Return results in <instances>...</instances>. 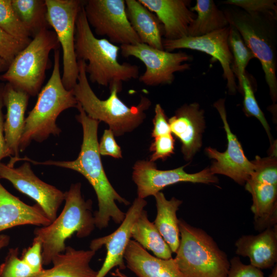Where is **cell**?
Returning <instances> with one entry per match:
<instances>
[{"instance_id": "1", "label": "cell", "mask_w": 277, "mask_h": 277, "mask_svg": "<svg viewBox=\"0 0 277 277\" xmlns=\"http://www.w3.org/2000/svg\"><path fill=\"white\" fill-rule=\"evenodd\" d=\"M76 108L79 114L77 121L83 128V138L78 157L71 161H47L37 162L29 158L20 159L36 165H53L76 171L83 175L92 186L98 202V210L94 213L95 227L101 230L106 228L112 220L121 224L125 213L117 206L116 202L125 205L130 203L121 196L108 180L102 163L98 151V127L100 122L89 117L81 105Z\"/></svg>"}, {"instance_id": "2", "label": "cell", "mask_w": 277, "mask_h": 277, "mask_svg": "<svg viewBox=\"0 0 277 277\" xmlns=\"http://www.w3.org/2000/svg\"><path fill=\"white\" fill-rule=\"evenodd\" d=\"M120 47L107 38H98L92 32L84 11V4L77 17L75 53L77 61H85L88 79L93 83L122 89L123 82L139 77V67L118 61Z\"/></svg>"}, {"instance_id": "3", "label": "cell", "mask_w": 277, "mask_h": 277, "mask_svg": "<svg viewBox=\"0 0 277 277\" xmlns=\"http://www.w3.org/2000/svg\"><path fill=\"white\" fill-rule=\"evenodd\" d=\"M77 64L78 76L72 90L77 103L89 117L106 123L116 136L131 132L143 123L146 117L145 112L152 104L149 98L141 96L137 105L128 107L117 95L122 90L113 87L110 89L109 97L101 100L89 84L85 62L78 60Z\"/></svg>"}, {"instance_id": "4", "label": "cell", "mask_w": 277, "mask_h": 277, "mask_svg": "<svg viewBox=\"0 0 277 277\" xmlns=\"http://www.w3.org/2000/svg\"><path fill=\"white\" fill-rule=\"evenodd\" d=\"M81 186L80 183L71 184L64 192L65 203L60 214L48 225L36 228L33 231V240L42 244L44 265L51 264L55 256L65 251L66 240L74 233L78 238H85L95 228L92 202L84 200Z\"/></svg>"}, {"instance_id": "5", "label": "cell", "mask_w": 277, "mask_h": 277, "mask_svg": "<svg viewBox=\"0 0 277 277\" xmlns=\"http://www.w3.org/2000/svg\"><path fill=\"white\" fill-rule=\"evenodd\" d=\"M223 11L229 25L238 30L260 61L274 103L277 100V13H249L232 6Z\"/></svg>"}, {"instance_id": "6", "label": "cell", "mask_w": 277, "mask_h": 277, "mask_svg": "<svg viewBox=\"0 0 277 277\" xmlns=\"http://www.w3.org/2000/svg\"><path fill=\"white\" fill-rule=\"evenodd\" d=\"M77 101L72 90L63 85L60 73V52L54 50L52 74L38 94L36 103L25 119L19 143V151H24L32 141L42 142L51 135H58L61 129L56 124L58 116L64 110L76 108Z\"/></svg>"}, {"instance_id": "7", "label": "cell", "mask_w": 277, "mask_h": 277, "mask_svg": "<svg viewBox=\"0 0 277 277\" xmlns=\"http://www.w3.org/2000/svg\"><path fill=\"white\" fill-rule=\"evenodd\" d=\"M180 241L174 259L185 277H227L230 267L225 253L203 230L179 220Z\"/></svg>"}, {"instance_id": "8", "label": "cell", "mask_w": 277, "mask_h": 277, "mask_svg": "<svg viewBox=\"0 0 277 277\" xmlns=\"http://www.w3.org/2000/svg\"><path fill=\"white\" fill-rule=\"evenodd\" d=\"M60 44L54 31L43 30L15 57L0 80L15 89L34 96L39 93L50 68L49 54L59 49Z\"/></svg>"}, {"instance_id": "9", "label": "cell", "mask_w": 277, "mask_h": 277, "mask_svg": "<svg viewBox=\"0 0 277 277\" xmlns=\"http://www.w3.org/2000/svg\"><path fill=\"white\" fill-rule=\"evenodd\" d=\"M45 2L48 23L54 29L63 50L62 81L65 88L71 90L77 83L79 73L75 53L76 21L84 1L45 0Z\"/></svg>"}, {"instance_id": "10", "label": "cell", "mask_w": 277, "mask_h": 277, "mask_svg": "<svg viewBox=\"0 0 277 277\" xmlns=\"http://www.w3.org/2000/svg\"><path fill=\"white\" fill-rule=\"evenodd\" d=\"M120 47L124 57H134L145 65L146 70L138 78L146 86L171 84L175 78V73L190 68V65L187 62L191 60L192 56L184 52H169L142 43Z\"/></svg>"}, {"instance_id": "11", "label": "cell", "mask_w": 277, "mask_h": 277, "mask_svg": "<svg viewBox=\"0 0 277 277\" xmlns=\"http://www.w3.org/2000/svg\"><path fill=\"white\" fill-rule=\"evenodd\" d=\"M84 8L96 34L120 46L141 43L128 19L125 1L88 0L84 2Z\"/></svg>"}, {"instance_id": "12", "label": "cell", "mask_w": 277, "mask_h": 277, "mask_svg": "<svg viewBox=\"0 0 277 277\" xmlns=\"http://www.w3.org/2000/svg\"><path fill=\"white\" fill-rule=\"evenodd\" d=\"M182 166L174 169L161 170L157 169L154 162L140 160L133 167L132 180L137 186V197L141 199L156 193L168 186L180 182L214 184L217 178L209 168L195 173H188Z\"/></svg>"}, {"instance_id": "13", "label": "cell", "mask_w": 277, "mask_h": 277, "mask_svg": "<svg viewBox=\"0 0 277 277\" xmlns=\"http://www.w3.org/2000/svg\"><path fill=\"white\" fill-rule=\"evenodd\" d=\"M0 179L9 181L18 191L34 200L51 222L56 219L65 193L39 179L28 162L17 168L0 163Z\"/></svg>"}, {"instance_id": "14", "label": "cell", "mask_w": 277, "mask_h": 277, "mask_svg": "<svg viewBox=\"0 0 277 277\" xmlns=\"http://www.w3.org/2000/svg\"><path fill=\"white\" fill-rule=\"evenodd\" d=\"M213 106L219 113L226 133L227 147L224 152H220L210 147L205 149L208 157L214 160L210 171L213 174L226 175L240 185L245 184L253 172V164L245 156L236 136L232 132L227 119L225 100L220 98Z\"/></svg>"}, {"instance_id": "15", "label": "cell", "mask_w": 277, "mask_h": 277, "mask_svg": "<svg viewBox=\"0 0 277 277\" xmlns=\"http://www.w3.org/2000/svg\"><path fill=\"white\" fill-rule=\"evenodd\" d=\"M229 31V25L202 36H186L174 40L163 39L164 49L173 52L177 49H187L203 52L211 55L221 64L229 93L234 94L238 86L232 70L233 58L228 44Z\"/></svg>"}, {"instance_id": "16", "label": "cell", "mask_w": 277, "mask_h": 277, "mask_svg": "<svg viewBox=\"0 0 277 277\" xmlns=\"http://www.w3.org/2000/svg\"><path fill=\"white\" fill-rule=\"evenodd\" d=\"M145 199L136 197L125 213V217L120 226L112 233L93 240L90 249L96 251L105 246L106 255L104 263L95 277H105L115 267L120 270L126 268L124 254L131 235L132 226L141 211L147 205Z\"/></svg>"}, {"instance_id": "17", "label": "cell", "mask_w": 277, "mask_h": 277, "mask_svg": "<svg viewBox=\"0 0 277 277\" xmlns=\"http://www.w3.org/2000/svg\"><path fill=\"white\" fill-rule=\"evenodd\" d=\"M204 113L199 104L193 103L182 105L168 119L171 133L181 142V151L186 161L191 160L202 147Z\"/></svg>"}, {"instance_id": "18", "label": "cell", "mask_w": 277, "mask_h": 277, "mask_svg": "<svg viewBox=\"0 0 277 277\" xmlns=\"http://www.w3.org/2000/svg\"><path fill=\"white\" fill-rule=\"evenodd\" d=\"M161 22L165 39L174 40L187 36L189 26L196 17L188 0H138Z\"/></svg>"}, {"instance_id": "19", "label": "cell", "mask_w": 277, "mask_h": 277, "mask_svg": "<svg viewBox=\"0 0 277 277\" xmlns=\"http://www.w3.org/2000/svg\"><path fill=\"white\" fill-rule=\"evenodd\" d=\"M30 95L15 89L9 83L4 84L3 98L7 112L4 123L6 143L12 157L9 165L14 166L19 158V143L25 123V114Z\"/></svg>"}, {"instance_id": "20", "label": "cell", "mask_w": 277, "mask_h": 277, "mask_svg": "<svg viewBox=\"0 0 277 277\" xmlns=\"http://www.w3.org/2000/svg\"><path fill=\"white\" fill-rule=\"evenodd\" d=\"M51 222L38 204L31 206L25 203L10 193L0 182V232L22 225L46 226Z\"/></svg>"}, {"instance_id": "21", "label": "cell", "mask_w": 277, "mask_h": 277, "mask_svg": "<svg viewBox=\"0 0 277 277\" xmlns=\"http://www.w3.org/2000/svg\"><path fill=\"white\" fill-rule=\"evenodd\" d=\"M124 260L126 267L138 277H185L174 259L156 258L131 239L125 252Z\"/></svg>"}, {"instance_id": "22", "label": "cell", "mask_w": 277, "mask_h": 277, "mask_svg": "<svg viewBox=\"0 0 277 277\" xmlns=\"http://www.w3.org/2000/svg\"><path fill=\"white\" fill-rule=\"evenodd\" d=\"M235 246L236 253L248 257L252 266L259 269L271 268L277 260L276 229L269 227L258 235H243Z\"/></svg>"}, {"instance_id": "23", "label": "cell", "mask_w": 277, "mask_h": 277, "mask_svg": "<svg viewBox=\"0 0 277 277\" xmlns=\"http://www.w3.org/2000/svg\"><path fill=\"white\" fill-rule=\"evenodd\" d=\"M95 252L67 246L64 252L53 258L51 268L44 269L33 277H95L97 271L90 265Z\"/></svg>"}, {"instance_id": "24", "label": "cell", "mask_w": 277, "mask_h": 277, "mask_svg": "<svg viewBox=\"0 0 277 277\" xmlns=\"http://www.w3.org/2000/svg\"><path fill=\"white\" fill-rule=\"evenodd\" d=\"M128 19L141 43L164 50L163 27L157 16L138 0H126Z\"/></svg>"}, {"instance_id": "25", "label": "cell", "mask_w": 277, "mask_h": 277, "mask_svg": "<svg viewBox=\"0 0 277 277\" xmlns=\"http://www.w3.org/2000/svg\"><path fill=\"white\" fill-rule=\"evenodd\" d=\"M245 189L252 197L251 210L255 226L260 229L270 227L276 222L277 186L248 180Z\"/></svg>"}, {"instance_id": "26", "label": "cell", "mask_w": 277, "mask_h": 277, "mask_svg": "<svg viewBox=\"0 0 277 277\" xmlns=\"http://www.w3.org/2000/svg\"><path fill=\"white\" fill-rule=\"evenodd\" d=\"M154 196L157 214L153 223L172 252L176 253L180 241L179 220L177 217L176 212L182 201L174 197L167 200L161 191Z\"/></svg>"}, {"instance_id": "27", "label": "cell", "mask_w": 277, "mask_h": 277, "mask_svg": "<svg viewBox=\"0 0 277 277\" xmlns=\"http://www.w3.org/2000/svg\"><path fill=\"white\" fill-rule=\"evenodd\" d=\"M190 9L196 17L189 26L187 36H202L229 25L223 10L212 0H196Z\"/></svg>"}, {"instance_id": "28", "label": "cell", "mask_w": 277, "mask_h": 277, "mask_svg": "<svg viewBox=\"0 0 277 277\" xmlns=\"http://www.w3.org/2000/svg\"><path fill=\"white\" fill-rule=\"evenodd\" d=\"M131 238L146 250L151 251L156 258L169 259L172 251L153 223L143 209L134 223L131 231Z\"/></svg>"}, {"instance_id": "29", "label": "cell", "mask_w": 277, "mask_h": 277, "mask_svg": "<svg viewBox=\"0 0 277 277\" xmlns=\"http://www.w3.org/2000/svg\"><path fill=\"white\" fill-rule=\"evenodd\" d=\"M11 3L17 16L32 37L50 28L45 0H11Z\"/></svg>"}, {"instance_id": "30", "label": "cell", "mask_w": 277, "mask_h": 277, "mask_svg": "<svg viewBox=\"0 0 277 277\" xmlns=\"http://www.w3.org/2000/svg\"><path fill=\"white\" fill-rule=\"evenodd\" d=\"M230 26L228 44L232 53L233 61L232 70L239 81L240 90L243 78L246 73V68L249 62L255 56L250 49L246 45L238 30Z\"/></svg>"}, {"instance_id": "31", "label": "cell", "mask_w": 277, "mask_h": 277, "mask_svg": "<svg viewBox=\"0 0 277 277\" xmlns=\"http://www.w3.org/2000/svg\"><path fill=\"white\" fill-rule=\"evenodd\" d=\"M0 28L14 36L30 42L31 35L17 16L11 0H0Z\"/></svg>"}, {"instance_id": "32", "label": "cell", "mask_w": 277, "mask_h": 277, "mask_svg": "<svg viewBox=\"0 0 277 277\" xmlns=\"http://www.w3.org/2000/svg\"><path fill=\"white\" fill-rule=\"evenodd\" d=\"M251 162L254 168L249 180L277 186V160L275 153L266 157L256 156Z\"/></svg>"}, {"instance_id": "33", "label": "cell", "mask_w": 277, "mask_h": 277, "mask_svg": "<svg viewBox=\"0 0 277 277\" xmlns=\"http://www.w3.org/2000/svg\"><path fill=\"white\" fill-rule=\"evenodd\" d=\"M18 247L9 249L0 265V277H33L37 274L18 257Z\"/></svg>"}, {"instance_id": "34", "label": "cell", "mask_w": 277, "mask_h": 277, "mask_svg": "<svg viewBox=\"0 0 277 277\" xmlns=\"http://www.w3.org/2000/svg\"><path fill=\"white\" fill-rule=\"evenodd\" d=\"M240 91L244 95L243 108L246 114L254 116L260 122L266 130L270 141L272 142L269 124L256 102L252 86L246 74L243 78Z\"/></svg>"}, {"instance_id": "35", "label": "cell", "mask_w": 277, "mask_h": 277, "mask_svg": "<svg viewBox=\"0 0 277 277\" xmlns=\"http://www.w3.org/2000/svg\"><path fill=\"white\" fill-rule=\"evenodd\" d=\"M276 0H227L223 2L249 13H277Z\"/></svg>"}, {"instance_id": "36", "label": "cell", "mask_w": 277, "mask_h": 277, "mask_svg": "<svg viewBox=\"0 0 277 277\" xmlns=\"http://www.w3.org/2000/svg\"><path fill=\"white\" fill-rule=\"evenodd\" d=\"M30 42L19 40L0 28V57L10 64Z\"/></svg>"}, {"instance_id": "37", "label": "cell", "mask_w": 277, "mask_h": 277, "mask_svg": "<svg viewBox=\"0 0 277 277\" xmlns=\"http://www.w3.org/2000/svg\"><path fill=\"white\" fill-rule=\"evenodd\" d=\"M174 138L172 133L153 138L150 151L152 152L150 161L164 160L174 153Z\"/></svg>"}, {"instance_id": "38", "label": "cell", "mask_w": 277, "mask_h": 277, "mask_svg": "<svg viewBox=\"0 0 277 277\" xmlns=\"http://www.w3.org/2000/svg\"><path fill=\"white\" fill-rule=\"evenodd\" d=\"M21 258L37 273L44 269L42 258V244L39 241L33 240L31 245L23 250Z\"/></svg>"}, {"instance_id": "39", "label": "cell", "mask_w": 277, "mask_h": 277, "mask_svg": "<svg viewBox=\"0 0 277 277\" xmlns=\"http://www.w3.org/2000/svg\"><path fill=\"white\" fill-rule=\"evenodd\" d=\"M227 277H264L263 272L251 264H243L238 257L233 258Z\"/></svg>"}, {"instance_id": "40", "label": "cell", "mask_w": 277, "mask_h": 277, "mask_svg": "<svg viewBox=\"0 0 277 277\" xmlns=\"http://www.w3.org/2000/svg\"><path fill=\"white\" fill-rule=\"evenodd\" d=\"M98 151L101 155H108L115 159L122 158L121 147L117 144L112 131L109 129L104 130L100 143Z\"/></svg>"}, {"instance_id": "41", "label": "cell", "mask_w": 277, "mask_h": 277, "mask_svg": "<svg viewBox=\"0 0 277 277\" xmlns=\"http://www.w3.org/2000/svg\"><path fill=\"white\" fill-rule=\"evenodd\" d=\"M154 116L153 119V128L151 136L153 138L171 133L170 125L164 110L160 104L154 108Z\"/></svg>"}, {"instance_id": "42", "label": "cell", "mask_w": 277, "mask_h": 277, "mask_svg": "<svg viewBox=\"0 0 277 277\" xmlns=\"http://www.w3.org/2000/svg\"><path fill=\"white\" fill-rule=\"evenodd\" d=\"M4 85V84H0V163L4 158L11 156L10 152L6 143L4 131V116L3 112V108L4 106L3 98Z\"/></svg>"}, {"instance_id": "43", "label": "cell", "mask_w": 277, "mask_h": 277, "mask_svg": "<svg viewBox=\"0 0 277 277\" xmlns=\"http://www.w3.org/2000/svg\"><path fill=\"white\" fill-rule=\"evenodd\" d=\"M10 237L6 234H0V251L7 247L10 243Z\"/></svg>"}, {"instance_id": "44", "label": "cell", "mask_w": 277, "mask_h": 277, "mask_svg": "<svg viewBox=\"0 0 277 277\" xmlns=\"http://www.w3.org/2000/svg\"><path fill=\"white\" fill-rule=\"evenodd\" d=\"M10 64L0 57V73L5 72L8 68Z\"/></svg>"}, {"instance_id": "45", "label": "cell", "mask_w": 277, "mask_h": 277, "mask_svg": "<svg viewBox=\"0 0 277 277\" xmlns=\"http://www.w3.org/2000/svg\"><path fill=\"white\" fill-rule=\"evenodd\" d=\"M111 275L115 277H129L123 273L118 268H117L114 272H112Z\"/></svg>"}, {"instance_id": "46", "label": "cell", "mask_w": 277, "mask_h": 277, "mask_svg": "<svg viewBox=\"0 0 277 277\" xmlns=\"http://www.w3.org/2000/svg\"><path fill=\"white\" fill-rule=\"evenodd\" d=\"M269 277H277V267L276 265L274 266L271 273Z\"/></svg>"}]
</instances>
